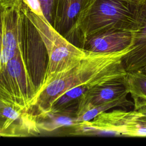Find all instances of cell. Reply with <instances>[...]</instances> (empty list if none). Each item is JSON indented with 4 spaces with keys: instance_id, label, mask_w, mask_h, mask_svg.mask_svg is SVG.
I'll use <instances>...</instances> for the list:
<instances>
[{
    "instance_id": "cell-7",
    "label": "cell",
    "mask_w": 146,
    "mask_h": 146,
    "mask_svg": "<svg viewBox=\"0 0 146 146\" xmlns=\"http://www.w3.org/2000/svg\"><path fill=\"white\" fill-rule=\"evenodd\" d=\"M22 20L19 3L6 6L0 1V72L22 48Z\"/></svg>"
},
{
    "instance_id": "cell-13",
    "label": "cell",
    "mask_w": 146,
    "mask_h": 146,
    "mask_svg": "<svg viewBox=\"0 0 146 146\" xmlns=\"http://www.w3.org/2000/svg\"><path fill=\"white\" fill-rule=\"evenodd\" d=\"M125 83L133 99V110L146 106V72L140 70L127 72Z\"/></svg>"
},
{
    "instance_id": "cell-2",
    "label": "cell",
    "mask_w": 146,
    "mask_h": 146,
    "mask_svg": "<svg viewBox=\"0 0 146 146\" xmlns=\"http://www.w3.org/2000/svg\"><path fill=\"white\" fill-rule=\"evenodd\" d=\"M140 5L123 0H93L64 36L80 47L88 36L99 31L113 29L133 31Z\"/></svg>"
},
{
    "instance_id": "cell-3",
    "label": "cell",
    "mask_w": 146,
    "mask_h": 146,
    "mask_svg": "<svg viewBox=\"0 0 146 146\" xmlns=\"http://www.w3.org/2000/svg\"><path fill=\"white\" fill-rule=\"evenodd\" d=\"M26 9L43 40L48 57L45 78L37 95L57 74L78 63L87 55L89 51L68 41L55 30L44 17L33 12L27 5Z\"/></svg>"
},
{
    "instance_id": "cell-8",
    "label": "cell",
    "mask_w": 146,
    "mask_h": 146,
    "mask_svg": "<svg viewBox=\"0 0 146 146\" xmlns=\"http://www.w3.org/2000/svg\"><path fill=\"white\" fill-rule=\"evenodd\" d=\"M133 33L130 30H109L88 36L80 48L90 52L111 53L132 46Z\"/></svg>"
},
{
    "instance_id": "cell-9",
    "label": "cell",
    "mask_w": 146,
    "mask_h": 146,
    "mask_svg": "<svg viewBox=\"0 0 146 146\" xmlns=\"http://www.w3.org/2000/svg\"><path fill=\"white\" fill-rule=\"evenodd\" d=\"M125 79V78L100 84L86 92L79 98L76 115L92 107L128 95Z\"/></svg>"
},
{
    "instance_id": "cell-16",
    "label": "cell",
    "mask_w": 146,
    "mask_h": 146,
    "mask_svg": "<svg viewBox=\"0 0 146 146\" xmlns=\"http://www.w3.org/2000/svg\"><path fill=\"white\" fill-rule=\"evenodd\" d=\"M0 136L16 137L22 136L21 134L17 131L11 129H6L3 126L0 125Z\"/></svg>"
},
{
    "instance_id": "cell-12",
    "label": "cell",
    "mask_w": 146,
    "mask_h": 146,
    "mask_svg": "<svg viewBox=\"0 0 146 146\" xmlns=\"http://www.w3.org/2000/svg\"><path fill=\"white\" fill-rule=\"evenodd\" d=\"M77 106L70 107L60 110H51L35 117L39 129L52 131L64 126H74L78 122L76 111Z\"/></svg>"
},
{
    "instance_id": "cell-17",
    "label": "cell",
    "mask_w": 146,
    "mask_h": 146,
    "mask_svg": "<svg viewBox=\"0 0 146 146\" xmlns=\"http://www.w3.org/2000/svg\"><path fill=\"white\" fill-rule=\"evenodd\" d=\"M20 1L21 0H0V1L6 6L18 4L19 3Z\"/></svg>"
},
{
    "instance_id": "cell-20",
    "label": "cell",
    "mask_w": 146,
    "mask_h": 146,
    "mask_svg": "<svg viewBox=\"0 0 146 146\" xmlns=\"http://www.w3.org/2000/svg\"><path fill=\"white\" fill-rule=\"evenodd\" d=\"M139 70H140V71H143V72H146V66L144 67H143V68Z\"/></svg>"
},
{
    "instance_id": "cell-14",
    "label": "cell",
    "mask_w": 146,
    "mask_h": 146,
    "mask_svg": "<svg viewBox=\"0 0 146 146\" xmlns=\"http://www.w3.org/2000/svg\"><path fill=\"white\" fill-rule=\"evenodd\" d=\"M127 95H123L111 102L106 103L98 106L90 108L76 116L78 123L87 121L93 119L100 113L107 111L110 109L117 107L126 109L127 107L133 106V103L127 99Z\"/></svg>"
},
{
    "instance_id": "cell-5",
    "label": "cell",
    "mask_w": 146,
    "mask_h": 146,
    "mask_svg": "<svg viewBox=\"0 0 146 146\" xmlns=\"http://www.w3.org/2000/svg\"><path fill=\"white\" fill-rule=\"evenodd\" d=\"M36 95L28 72L22 48L0 72V100L22 111H28Z\"/></svg>"
},
{
    "instance_id": "cell-6",
    "label": "cell",
    "mask_w": 146,
    "mask_h": 146,
    "mask_svg": "<svg viewBox=\"0 0 146 146\" xmlns=\"http://www.w3.org/2000/svg\"><path fill=\"white\" fill-rule=\"evenodd\" d=\"M19 6L23 16L22 54L36 95L46 74L48 62V54L43 40L30 18L26 5L23 0L20 1Z\"/></svg>"
},
{
    "instance_id": "cell-4",
    "label": "cell",
    "mask_w": 146,
    "mask_h": 146,
    "mask_svg": "<svg viewBox=\"0 0 146 146\" xmlns=\"http://www.w3.org/2000/svg\"><path fill=\"white\" fill-rule=\"evenodd\" d=\"M73 127L74 135L146 137V116L138 110H113L103 112L90 121L78 123Z\"/></svg>"
},
{
    "instance_id": "cell-18",
    "label": "cell",
    "mask_w": 146,
    "mask_h": 146,
    "mask_svg": "<svg viewBox=\"0 0 146 146\" xmlns=\"http://www.w3.org/2000/svg\"><path fill=\"white\" fill-rule=\"evenodd\" d=\"M123 1H127L130 3L136 4V5H140L146 2V0H123Z\"/></svg>"
},
{
    "instance_id": "cell-15",
    "label": "cell",
    "mask_w": 146,
    "mask_h": 146,
    "mask_svg": "<svg viewBox=\"0 0 146 146\" xmlns=\"http://www.w3.org/2000/svg\"><path fill=\"white\" fill-rule=\"evenodd\" d=\"M58 0H39L42 13L46 21L53 26Z\"/></svg>"
},
{
    "instance_id": "cell-19",
    "label": "cell",
    "mask_w": 146,
    "mask_h": 146,
    "mask_svg": "<svg viewBox=\"0 0 146 146\" xmlns=\"http://www.w3.org/2000/svg\"><path fill=\"white\" fill-rule=\"evenodd\" d=\"M137 110L139 111L140 112H141L143 114H144V115L146 116V106L141 107V108H140Z\"/></svg>"
},
{
    "instance_id": "cell-1",
    "label": "cell",
    "mask_w": 146,
    "mask_h": 146,
    "mask_svg": "<svg viewBox=\"0 0 146 146\" xmlns=\"http://www.w3.org/2000/svg\"><path fill=\"white\" fill-rule=\"evenodd\" d=\"M99 53L89 51L87 55L72 67L57 74L35 98L29 112L34 116L51 110L53 103L62 94L78 86L92 88L111 81L124 79L127 71L124 56L131 50Z\"/></svg>"
},
{
    "instance_id": "cell-10",
    "label": "cell",
    "mask_w": 146,
    "mask_h": 146,
    "mask_svg": "<svg viewBox=\"0 0 146 146\" xmlns=\"http://www.w3.org/2000/svg\"><path fill=\"white\" fill-rule=\"evenodd\" d=\"M132 33L131 50L123 58L127 72L137 71L146 66V2L140 5L137 24Z\"/></svg>"
},
{
    "instance_id": "cell-11",
    "label": "cell",
    "mask_w": 146,
    "mask_h": 146,
    "mask_svg": "<svg viewBox=\"0 0 146 146\" xmlns=\"http://www.w3.org/2000/svg\"><path fill=\"white\" fill-rule=\"evenodd\" d=\"M93 0H58L53 27L64 35Z\"/></svg>"
}]
</instances>
